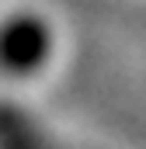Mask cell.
<instances>
[{
  "label": "cell",
  "mask_w": 146,
  "mask_h": 149,
  "mask_svg": "<svg viewBox=\"0 0 146 149\" xmlns=\"http://www.w3.org/2000/svg\"><path fill=\"white\" fill-rule=\"evenodd\" d=\"M42 52H45L42 24L28 21V17H18V21L4 24V31H0V63L7 70H14V73L35 70L42 63Z\"/></svg>",
  "instance_id": "6da1fadb"
}]
</instances>
